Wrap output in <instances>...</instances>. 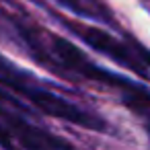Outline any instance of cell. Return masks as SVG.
Listing matches in <instances>:
<instances>
[{"instance_id":"6da1fadb","label":"cell","mask_w":150,"mask_h":150,"mask_svg":"<svg viewBox=\"0 0 150 150\" xmlns=\"http://www.w3.org/2000/svg\"><path fill=\"white\" fill-rule=\"evenodd\" d=\"M0 84L13 88L17 95L25 97L35 109H39L41 113H45L50 117L62 119L66 123L78 125V127H84V129H93V132L107 129V123L99 115L66 101L64 97L47 91L45 86H39L31 76L17 70V66L8 64L4 58H0Z\"/></svg>"},{"instance_id":"7a4b0ae2","label":"cell","mask_w":150,"mask_h":150,"mask_svg":"<svg viewBox=\"0 0 150 150\" xmlns=\"http://www.w3.org/2000/svg\"><path fill=\"white\" fill-rule=\"evenodd\" d=\"M64 25H66L72 33H76L86 45H91L93 50H97V52L109 56L113 62H117V64H121V66L134 70V72L140 74V76H148V70H146V66L140 62V58H138L127 45H123L119 39H115L113 35H109L107 31H103V29H99V27H93V25H86V23H82V21H70V19H64Z\"/></svg>"},{"instance_id":"3957f363","label":"cell","mask_w":150,"mask_h":150,"mask_svg":"<svg viewBox=\"0 0 150 150\" xmlns=\"http://www.w3.org/2000/svg\"><path fill=\"white\" fill-rule=\"evenodd\" d=\"M56 2L62 4V6H66V8L72 11V13H76L78 17H93V15H95L91 8H86V6L82 4V0H56Z\"/></svg>"},{"instance_id":"277c9868","label":"cell","mask_w":150,"mask_h":150,"mask_svg":"<svg viewBox=\"0 0 150 150\" xmlns=\"http://www.w3.org/2000/svg\"><path fill=\"white\" fill-rule=\"evenodd\" d=\"M140 56H142V60L150 66V52H148V50H140Z\"/></svg>"},{"instance_id":"5b68a950","label":"cell","mask_w":150,"mask_h":150,"mask_svg":"<svg viewBox=\"0 0 150 150\" xmlns=\"http://www.w3.org/2000/svg\"><path fill=\"white\" fill-rule=\"evenodd\" d=\"M146 129H148V134H150V121H148V123H146Z\"/></svg>"}]
</instances>
